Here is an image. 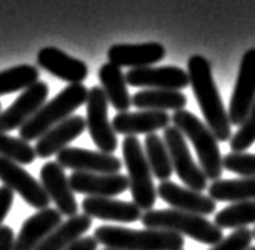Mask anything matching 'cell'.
I'll use <instances>...</instances> for the list:
<instances>
[{"label": "cell", "mask_w": 255, "mask_h": 250, "mask_svg": "<svg viewBox=\"0 0 255 250\" xmlns=\"http://www.w3.org/2000/svg\"><path fill=\"white\" fill-rule=\"evenodd\" d=\"M224 169L241 177H255V154L248 152H228L222 157Z\"/></svg>", "instance_id": "31"}, {"label": "cell", "mask_w": 255, "mask_h": 250, "mask_svg": "<svg viewBox=\"0 0 255 250\" xmlns=\"http://www.w3.org/2000/svg\"><path fill=\"white\" fill-rule=\"evenodd\" d=\"M141 223L146 228L173 231L176 235L192 238L208 246H216L224 239L222 228L203 216L178 209H151L141 214Z\"/></svg>", "instance_id": "3"}, {"label": "cell", "mask_w": 255, "mask_h": 250, "mask_svg": "<svg viewBox=\"0 0 255 250\" xmlns=\"http://www.w3.org/2000/svg\"><path fill=\"white\" fill-rule=\"evenodd\" d=\"M171 118L166 111L141 110L136 113H118L113 119V128L119 135L136 136L151 135L157 130H165L170 125Z\"/></svg>", "instance_id": "19"}, {"label": "cell", "mask_w": 255, "mask_h": 250, "mask_svg": "<svg viewBox=\"0 0 255 250\" xmlns=\"http://www.w3.org/2000/svg\"><path fill=\"white\" fill-rule=\"evenodd\" d=\"M86 130V119L81 116H70L68 119L49 128L45 135H41L35 144V152L40 158H49L57 155L60 150L68 147L72 141L83 135Z\"/></svg>", "instance_id": "20"}, {"label": "cell", "mask_w": 255, "mask_h": 250, "mask_svg": "<svg viewBox=\"0 0 255 250\" xmlns=\"http://www.w3.org/2000/svg\"><path fill=\"white\" fill-rule=\"evenodd\" d=\"M108 98L103 89L100 86H94L89 91L86 102V127L100 152L113 154L118 149V133L114 131L113 124L108 119Z\"/></svg>", "instance_id": "8"}, {"label": "cell", "mask_w": 255, "mask_h": 250, "mask_svg": "<svg viewBox=\"0 0 255 250\" xmlns=\"http://www.w3.org/2000/svg\"><path fill=\"white\" fill-rule=\"evenodd\" d=\"M0 182L16 192L21 198L35 209H46L49 206V196L35 177L11 160L0 157Z\"/></svg>", "instance_id": "9"}, {"label": "cell", "mask_w": 255, "mask_h": 250, "mask_svg": "<svg viewBox=\"0 0 255 250\" xmlns=\"http://www.w3.org/2000/svg\"><path fill=\"white\" fill-rule=\"evenodd\" d=\"M56 162L62 168L81 173L116 174L121 171L122 162L113 154L97 152L83 147H65L56 155Z\"/></svg>", "instance_id": "12"}, {"label": "cell", "mask_w": 255, "mask_h": 250, "mask_svg": "<svg viewBox=\"0 0 255 250\" xmlns=\"http://www.w3.org/2000/svg\"><path fill=\"white\" fill-rule=\"evenodd\" d=\"M171 122L176 128L182 131V135L192 141L200 160V166L206 174L208 181H219L222 176V154L219 147V141L209 127L201 122L195 114L186 110L174 111L171 116Z\"/></svg>", "instance_id": "5"}, {"label": "cell", "mask_w": 255, "mask_h": 250, "mask_svg": "<svg viewBox=\"0 0 255 250\" xmlns=\"http://www.w3.org/2000/svg\"><path fill=\"white\" fill-rule=\"evenodd\" d=\"M255 142V102L248 114L246 121L240 125L238 131L230 139V147L233 152H244Z\"/></svg>", "instance_id": "32"}, {"label": "cell", "mask_w": 255, "mask_h": 250, "mask_svg": "<svg viewBox=\"0 0 255 250\" xmlns=\"http://www.w3.org/2000/svg\"><path fill=\"white\" fill-rule=\"evenodd\" d=\"M157 196L170 204L171 209L192 212L197 216H209L216 212V201L201 192H195L187 187H179L171 181H162L157 187Z\"/></svg>", "instance_id": "15"}, {"label": "cell", "mask_w": 255, "mask_h": 250, "mask_svg": "<svg viewBox=\"0 0 255 250\" xmlns=\"http://www.w3.org/2000/svg\"><path fill=\"white\" fill-rule=\"evenodd\" d=\"M187 68L192 91L205 116V124L214 133L217 141H230L233 136L230 118L217 91L209 62L203 56L195 54L189 59Z\"/></svg>", "instance_id": "1"}, {"label": "cell", "mask_w": 255, "mask_h": 250, "mask_svg": "<svg viewBox=\"0 0 255 250\" xmlns=\"http://www.w3.org/2000/svg\"><path fill=\"white\" fill-rule=\"evenodd\" d=\"M0 157L17 165H30L37 158L35 147L29 144V141H24L22 138H14L0 131Z\"/></svg>", "instance_id": "30"}, {"label": "cell", "mask_w": 255, "mask_h": 250, "mask_svg": "<svg viewBox=\"0 0 255 250\" xmlns=\"http://www.w3.org/2000/svg\"><path fill=\"white\" fill-rule=\"evenodd\" d=\"M13 201H14V192L5 185L0 187V228L3 227L2 223L5 222L8 212H10Z\"/></svg>", "instance_id": "34"}, {"label": "cell", "mask_w": 255, "mask_h": 250, "mask_svg": "<svg viewBox=\"0 0 255 250\" xmlns=\"http://www.w3.org/2000/svg\"><path fill=\"white\" fill-rule=\"evenodd\" d=\"M127 84L144 89L182 91L190 86L189 73L179 67H143L131 68L126 75Z\"/></svg>", "instance_id": "14"}, {"label": "cell", "mask_w": 255, "mask_h": 250, "mask_svg": "<svg viewBox=\"0 0 255 250\" xmlns=\"http://www.w3.org/2000/svg\"><path fill=\"white\" fill-rule=\"evenodd\" d=\"M214 223L219 228H248L255 223V200L232 203L230 206L221 209L214 217Z\"/></svg>", "instance_id": "29"}, {"label": "cell", "mask_w": 255, "mask_h": 250, "mask_svg": "<svg viewBox=\"0 0 255 250\" xmlns=\"http://www.w3.org/2000/svg\"><path fill=\"white\" fill-rule=\"evenodd\" d=\"M254 239V233L249 228H238L230 236H224L221 243H217L209 250H249Z\"/></svg>", "instance_id": "33"}, {"label": "cell", "mask_w": 255, "mask_h": 250, "mask_svg": "<svg viewBox=\"0 0 255 250\" xmlns=\"http://www.w3.org/2000/svg\"><path fill=\"white\" fill-rule=\"evenodd\" d=\"M163 141L170 152L173 163V171L179 177L181 182L195 192H203L208 189V177L201 166L192 158L186 136L174 125H168L163 130Z\"/></svg>", "instance_id": "7"}, {"label": "cell", "mask_w": 255, "mask_h": 250, "mask_svg": "<svg viewBox=\"0 0 255 250\" xmlns=\"http://www.w3.org/2000/svg\"><path fill=\"white\" fill-rule=\"evenodd\" d=\"M41 185L54 201L57 211L67 217H73L78 214V201L75 198V192L70 187V181L65 174V169L57 162H46L40 169Z\"/></svg>", "instance_id": "13"}, {"label": "cell", "mask_w": 255, "mask_h": 250, "mask_svg": "<svg viewBox=\"0 0 255 250\" xmlns=\"http://www.w3.org/2000/svg\"><path fill=\"white\" fill-rule=\"evenodd\" d=\"M208 196L214 201L241 203L255 200V177L219 179L208 187Z\"/></svg>", "instance_id": "26"}, {"label": "cell", "mask_w": 255, "mask_h": 250, "mask_svg": "<svg viewBox=\"0 0 255 250\" xmlns=\"http://www.w3.org/2000/svg\"><path fill=\"white\" fill-rule=\"evenodd\" d=\"M73 192L87 196H113L124 193L128 189V177L126 174H100V173H81L73 171L68 177Z\"/></svg>", "instance_id": "18"}, {"label": "cell", "mask_w": 255, "mask_h": 250, "mask_svg": "<svg viewBox=\"0 0 255 250\" xmlns=\"http://www.w3.org/2000/svg\"><path fill=\"white\" fill-rule=\"evenodd\" d=\"M97 239L92 236H86V238H81L78 239L75 244H72L70 247H67L65 250H97Z\"/></svg>", "instance_id": "36"}, {"label": "cell", "mask_w": 255, "mask_h": 250, "mask_svg": "<svg viewBox=\"0 0 255 250\" xmlns=\"http://www.w3.org/2000/svg\"><path fill=\"white\" fill-rule=\"evenodd\" d=\"M48 92L49 87L45 81H38L22 91L5 111L0 113V131L6 133L21 128L46 103Z\"/></svg>", "instance_id": "11"}, {"label": "cell", "mask_w": 255, "mask_h": 250, "mask_svg": "<svg viewBox=\"0 0 255 250\" xmlns=\"http://www.w3.org/2000/svg\"><path fill=\"white\" fill-rule=\"evenodd\" d=\"M131 105L138 110L152 111H181L186 108L187 97L181 91L165 89H144L131 97Z\"/></svg>", "instance_id": "25"}, {"label": "cell", "mask_w": 255, "mask_h": 250, "mask_svg": "<svg viewBox=\"0 0 255 250\" xmlns=\"http://www.w3.org/2000/svg\"><path fill=\"white\" fill-rule=\"evenodd\" d=\"M97 243L114 250H182L186 241L173 231L144 228L131 230L126 227L102 225L95 228Z\"/></svg>", "instance_id": "2"}, {"label": "cell", "mask_w": 255, "mask_h": 250, "mask_svg": "<svg viewBox=\"0 0 255 250\" xmlns=\"http://www.w3.org/2000/svg\"><path fill=\"white\" fill-rule=\"evenodd\" d=\"M0 113H2V103H0Z\"/></svg>", "instance_id": "39"}, {"label": "cell", "mask_w": 255, "mask_h": 250, "mask_svg": "<svg viewBox=\"0 0 255 250\" xmlns=\"http://www.w3.org/2000/svg\"><path fill=\"white\" fill-rule=\"evenodd\" d=\"M165 48L160 43L114 44L108 49V62L118 67L143 68L152 67L165 57Z\"/></svg>", "instance_id": "22"}, {"label": "cell", "mask_w": 255, "mask_h": 250, "mask_svg": "<svg viewBox=\"0 0 255 250\" xmlns=\"http://www.w3.org/2000/svg\"><path fill=\"white\" fill-rule=\"evenodd\" d=\"M99 79L102 83V89L108 98V103L118 113H126L131 106V97L128 94L127 79L122 73L121 67L107 62L99 70Z\"/></svg>", "instance_id": "23"}, {"label": "cell", "mask_w": 255, "mask_h": 250, "mask_svg": "<svg viewBox=\"0 0 255 250\" xmlns=\"http://www.w3.org/2000/svg\"><path fill=\"white\" fill-rule=\"evenodd\" d=\"M103 250H114V249H107V247H105Z\"/></svg>", "instance_id": "37"}, {"label": "cell", "mask_w": 255, "mask_h": 250, "mask_svg": "<svg viewBox=\"0 0 255 250\" xmlns=\"http://www.w3.org/2000/svg\"><path fill=\"white\" fill-rule=\"evenodd\" d=\"M252 233H254V238H255V228L252 230Z\"/></svg>", "instance_id": "38"}, {"label": "cell", "mask_w": 255, "mask_h": 250, "mask_svg": "<svg viewBox=\"0 0 255 250\" xmlns=\"http://www.w3.org/2000/svg\"><path fill=\"white\" fill-rule=\"evenodd\" d=\"M249 250H255V247H249Z\"/></svg>", "instance_id": "40"}, {"label": "cell", "mask_w": 255, "mask_h": 250, "mask_svg": "<svg viewBox=\"0 0 255 250\" xmlns=\"http://www.w3.org/2000/svg\"><path fill=\"white\" fill-rule=\"evenodd\" d=\"M14 231L13 228L3 225L0 228V250H14Z\"/></svg>", "instance_id": "35"}, {"label": "cell", "mask_w": 255, "mask_h": 250, "mask_svg": "<svg viewBox=\"0 0 255 250\" xmlns=\"http://www.w3.org/2000/svg\"><path fill=\"white\" fill-rule=\"evenodd\" d=\"M91 225L92 217L86 216V214H76L73 217H68L43 241L37 250H65L75 244L78 239H81Z\"/></svg>", "instance_id": "24"}, {"label": "cell", "mask_w": 255, "mask_h": 250, "mask_svg": "<svg viewBox=\"0 0 255 250\" xmlns=\"http://www.w3.org/2000/svg\"><path fill=\"white\" fill-rule=\"evenodd\" d=\"M81 209L86 216L108 222L133 223L141 219V209L135 203L105 196H87L81 203Z\"/></svg>", "instance_id": "21"}, {"label": "cell", "mask_w": 255, "mask_h": 250, "mask_svg": "<svg viewBox=\"0 0 255 250\" xmlns=\"http://www.w3.org/2000/svg\"><path fill=\"white\" fill-rule=\"evenodd\" d=\"M144 154L154 177H157L159 181H170L174 171L170 152L166 149L163 138L155 135V133L147 135L144 139Z\"/></svg>", "instance_id": "27"}, {"label": "cell", "mask_w": 255, "mask_h": 250, "mask_svg": "<svg viewBox=\"0 0 255 250\" xmlns=\"http://www.w3.org/2000/svg\"><path fill=\"white\" fill-rule=\"evenodd\" d=\"M37 64L40 68L56 76L68 84H80L87 78L89 68L83 60L68 56L59 48H43L37 56Z\"/></svg>", "instance_id": "17"}, {"label": "cell", "mask_w": 255, "mask_h": 250, "mask_svg": "<svg viewBox=\"0 0 255 250\" xmlns=\"http://www.w3.org/2000/svg\"><path fill=\"white\" fill-rule=\"evenodd\" d=\"M40 81V71L33 65H16L0 71V95H8L17 91H25L27 87Z\"/></svg>", "instance_id": "28"}, {"label": "cell", "mask_w": 255, "mask_h": 250, "mask_svg": "<svg viewBox=\"0 0 255 250\" xmlns=\"http://www.w3.org/2000/svg\"><path fill=\"white\" fill-rule=\"evenodd\" d=\"M122 154L128 173V187L133 203L141 211H151L157 201V187H154L152 171L147 163L144 149L136 136H126Z\"/></svg>", "instance_id": "6"}, {"label": "cell", "mask_w": 255, "mask_h": 250, "mask_svg": "<svg viewBox=\"0 0 255 250\" xmlns=\"http://www.w3.org/2000/svg\"><path fill=\"white\" fill-rule=\"evenodd\" d=\"M87 95L89 89L83 86V83L67 86L22 125L19 128V136L24 141L38 139L54 125L73 116V113L87 102Z\"/></svg>", "instance_id": "4"}, {"label": "cell", "mask_w": 255, "mask_h": 250, "mask_svg": "<svg viewBox=\"0 0 255 250\" xmlns=\"http://www.w3.org/2000/svg\"><path fill=\"white\" fill-rule=\"evenodd\" d=\"M255 102V48L244 52L236 78L233 95L228 108L232 125H240L246 121Z\"/></svg>", "instance_id": "10"}, {"label": "cell", "mask_w": 255, "mask_h": 250, "mask_svg": "<svg viewBox=\"0 0 255 250\" xmlns=\"http://www.w3.org/2000/svg\"><path fill=\"white\" fill-rule=\"evenodd\" d=\"M62 223V214L57 209H41L30 216L14 239V250H37L52 231Z\"/></svg>", "instance_id": "16"}]
</instances>
